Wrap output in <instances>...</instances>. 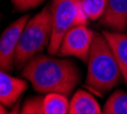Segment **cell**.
<instances>
[{"label":"cell","instance_id":"cell-1","mask_svg":"<svg viewBox=\"0 0 127 114\" xmlns=\"http://www.w3.org/2000/svg\"><path fill=\"white\" fill-rule=\"evenodd\" d=\"M22 77L39 94L57 93L68 97L81 82L82 73L71 59L40 54L24 66Z\"/></svg>","mask_w":127,"mask_h":114},{"label":"cell","instance_id":"cell-2","mask_svg":"<svg viewBox=\"0 0 127 114\" xmlns=\"http://www.w3.org/2000/svg\"><path fill=\"white\" fill-rule=\"evenodd\" d=\"M86 63L85 87L96 95L108 94L123 80L117 59L102 33H94Z\"/></svg>","mask_w":127,"mask_h":114},{"label":"cell","instance_id":"cell-3","mask_svg":"<svg viewBox=\"0 0 127 114\" xmlns=\"http://www.w3.org/2000/svg\"><path fill=\"white\" fill-rule=\"evenodd\" d=\"M52 34V17L50 6H44L27 21L21 34L16 51L15 67L23 70L33 57L48 48Z\"/></svg>","mask_w":127,"mask_h":114},{"label":"cell","instance_id":"cell-4","mask_svg":"<svg viewBox=\"0 0 127 114\" xmlns=\"http://www.w3.org/2000/svg\"><path fill=\"white\" fill-rule=\"evenodd\" d=\"M82 0H52L50 5L52 17V34L48 46L49 55H57L61 40L71 27L76 26L77 9Z\"/></svg>","mask_w":127,"mask_h":114},{"label":"cell","instance_id":"cell-5","mask_svg":"<svg viewBox=\"0 0 127 114\" xmlns=\"http://www.w3.org/2000/svg\"><path fill=\"white\" fill-rule=\"evenodd\" d=\"M94 32L86 25L71 27L63 38L57 55L60 57H76L86 63L93 42Z\"/></svg>","mask_w":127,"mask_h":114},{"label":"cell","instance_id":"cell-6","mask_svg":"<svg viewBox=\"0 0 127 114\" xmlns=\"http://www.w3.org/2000/svg\"><path fill=\"white\" fill-rule=\"evenodd\" d=\"M30 19L24 15L10 23L0 34V69L11 73L15 69V57L24 26Z\"/></svg>","mask_w":127,"mask_h":114},{"label":"cell","instance_id":"cell-7","mask_svg":"<svg viewBox=\"0 0 127 114\" xmlns=\"http://www.w3.org/2000/svg\"><path fill=\"white\" fill-rule=\"evenodd\" d=\"M27 87V80L15 78L0 69V103L6 107H11L18 103L19 97L26 91Z\"/></svg>","mask_w":127,"mask_h":114},{"label":"cell","instance_id":"cell-8","mask_svg":"<svg viewBox=\"0 0 127 114\" xmlns=\"http://www.w3.org/2000/svg\"><path fill=\"white\" fill-rule=\"evenodd\" d=\"M100 23L109 31H127V0H107L106 10Z\"/></svg>","mask_w":127,"mask_h":114},{"label":"cell","instance_id":"cell-9","mask_svg":"<svg viewBox=\"0 0 127 114\" xmlns=\"http://www.w3.org/2000/svg\"><path fill=\"white\" fill-rule=\"evenodd\" d=\"M102 34L108 41L111 50L116 57L117 63L122 71L123 80L127 86V33L108 30V31H103Z\"/></svg>","mask_w":127,"mask_h":114},{"label":"cell","instance_id":"cell-10","mask_svg":"<svg viewBox=\"0 0 127 114\" xmlns=\"http://www.w3.org/2000/svg\"><path fill=\"white\" fill-rule=\"evenodd\" d=\"M68 114H104V112L92 94L79 89L71 97Z\"/></svg>","mask_w":127,"mask_h":114},{"label":"cell","instance_id":"cell-11","mask_svg":"<svg viewBox=\"0 0 127 114\" xmlns=\"http://www.w3.org/2000/svg\"><path fill=\"white\" fill-rule=\"evenodd\" d=\"M44 114H68L69 103L67 96L57 93L45 94L43 97Z\"/></svg>","mask_w":127,"mask_h":114},{"label":"cell","instance_id":"cell-12","mask_svg":"<svg viewBox=\"0 0 127 114\" xmlns=\"http://www.w3.org/2000/svg\"><path fill=\"white\" fill-rule=\"evenodd\" d=\"M103 112L104 114H127V91H114L107 99Z\"/></svg>","mask_w":127,"mask_h":114},{"label":"cell","instance_id":"cell-13","mask_svg":"<svg viewBox=\"0 0 127 114\" xmlns=\"http://www.w3.org/2000/svg\"><path fill=\"white\" fill-rule=\"evenodd\" d=\"M82 6L90 21H96L102 17L107 7V0H82Z\"/></svg>","mask_w":127,"mask_h":114},{"label":"cell","instance_id":"cell-14","mask_svg":"<svg viewBox=\"0 0 127 114\" xmlns=\"http://www.w3.org/2000/svg\"><path fill=\"white\" fill-rule=\"evenodd\" d=\"M19 114H44L43 110V97H30L24 102Z\"/></svg>","mask_w":127,"mask_h":114},{"label":"cell","instance_id":"cell-15","mask_svg":"<svg viewBox=\"0 0 127 114\" xmlns=\"http://www.w3.org/2000/svg\"><path fill=\"white\" fill-rule=\"evenodd\" d=\"M10 1L16 10L24 13L41 6L45 0H10Z\"/></svg>","mask_w":127,"mask_h":114},{"label":"cell","instance_id":"cell-16","mask_svg":"<svg viewBox=\"0 0 127 114\" xmlns=\"http://www.w3.org/2000/svg\"><path fill=\"white\" fill-rule=\"evenodd\" d=\"M19 111H21V109H19V103H17V105H15V106L11 109V111H9L8 114H19Z\"/></svg>","mask_w":127,"mask_h":114},{"label":"cell","instance_id":"cell-17","mask_svg":"<svg viewBox=\"0 0 127 114\" xmlns=\"http://www.w3.org/2000/svg\"><path fill=\"white\" fill-rule=\"evenodd\" d=\"M9 112L7 111V109H6L5 105H2V104L0 103V114H8Z\"/></svg>","mask_w":127,"mask_h":114}]
</instances>
